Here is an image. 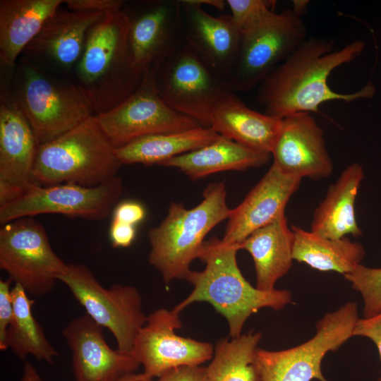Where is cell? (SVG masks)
<instances>
[{
	"instance_id": "5",
	"label": "cell",
	"mask_w": 381,
	"mask_h": 381,
	"mask_svg": "<svg viewBox=\"0 0 381 381\" xmlns=\"http://www.w3.org/2000/svg\"><path fill=\"white\" fill-rule=\"evenodd\" d=\"M202 197L191 209L171 202L165 218L148 231V260L166 284L174 279L186 280L192 262L200 257L207 234L230 214L224 183L209 184Z\"/></svg>"
},
{
	"instance_id": "41",
	"label": "cell",
	"mask_w": 381,
	"mask_h": 381,
	"mask_svg": "<svg viewBox=\"0 0 381 381\" xmlns=\"http://www.w3.org/2000/svg\"><path fill=\"white\" fill-rule=\"evenodd\" d=\"M115 381H153V379L147 376L144 373H131L119 377Z\"/></svg>"
},
{
	"instance_id": "16",
	"label": "cell",
	"mask_w": 381,
	"mask_h": 381,
	"mask_svg": "<svg viewBox=\"0 0 381 381\" xmlns=\"http://www.w3.org/2000/svg\"><path fill=\"white\" fill-rule=\"evenodd\" d=\"M39 144L8 95H0V205L41 186L35 175Z\"/></svg>"
},
{
	"instance_id": "20",
	"label": "cell",
	"mask_w": 381,
	"mask_h": 381,
	"mask_svg": "<svg viewBox=\"0 0 381 381\" xmlns=\"http://www.w3.org/2000/svg\"><path fill=\"white\" fill-rule=\"evenodd\" d=\"M62 334L72 353L75 381H115L140 366L131 353L111 349L103 327L87 314L71 320Z\"/></svg>"
},
{
	"instance_id": "14",
	"label": "cell",
	"mask_w": 381,
	"mask_h": 381,
	"mask_svg": "<svg viewBox=\"0 0 381 381\" xmlns=\"http://www.w3.org/2000/svg\"><path fill=\"white\" fill-rule=\"evenodd\" d=\"M181 327L180 313L174 309L159 308L147 315L131 354L151 379L175 368L198 366L211 361L214 346L177 335L175 330Z\"/></svg>"
},
{
	"instance_id": "11",
	"label": "cell",
	"mask_w": 381,
	"mask_h": 381,
	"mask_svg": "<svg viewBox=\"0 0 381 381\" xmlns=\"http://www.w3.org/2000/svg\"><path fill=\"white\" fill-rule=\"evenodd\" d=\"M1 225V269L28 294L41 296L50 293L68 264L52 249L43 225L32 217Z\"/></svg>"
},
{
	"instance_id": "3",
	"label": "cell",
	"mask_w": 381,
	"mask_h": 381,
	"mask_svg": "<svg viewBox=\"0 0 381 381\" xmlns=\"http://www.w3.org/2000/svg\"><path fill=\"white\" fill-rule=\"evenodd\" d=\"M30 124L40 145L59 137L95 115L85 92L70 78L18 59L11 82L1 87Z\"/></svg>"
},
{
	"instance_id": "40",
	"label": "cell",
	"mask_w": 381,
	"mask_h": 381,
	"mask_svg": "<svg viewBox=\"0 0 381 381\" xmlns=\"http://www.w3.org/2000/svg\"><path fill=\"white\" fill-rule=\"evenodd\" d=\"M309 2L308 0H294L292 1V8L291 9L296 16L302 18L307 10Z\"/></svg>"
},
{
	"instance_id": "33",
	"label": "cell",
	"mask_w": 381,
	"mask_h": 381,
	"mask_svg": "<svg viewBox=\"0 0 381 381\" xmlns=\"http://www.w3.org/2000/svg\"><path fill=\"white\" fill-rule=\"evenodd\" d=\"M8 279L0 280V350L5 351V339L7 329L13 315V306L11 284Z\"/></svg>"
},
{
	"instance_id": "2",
	"label": "cell",
	"mask_w": 381,
	"mask_h": 381,
	"mask_svg": "<svg viewBox=\"0 0 381 381\" xmlns=\"http://www.w3.org/2000/svg\"><path fill=\"white\" fill-rule=\"evenodd\" d=\"M238 246L223 242L216 237L205 241L199 259L205 267L191 270L186 281L193 286L188 296L173 309L178 313L194 302H207L225 318L229 337L235 338L242 332L249 317L263 308L283 309L292 303L289 291H262L253 286L241 273L236 259Z\"/></svg>"
},
{
	"instance_id": "1",
	"label": "cell",
	"mask_w": 381,
	"mask_h": 381,
	"mask_svg": "<svg viewBox=\"0 0 381 381\" xmlns=\"http://www.w3.org/2000/svg\"><path fill=\"white\" fill-rule=\"evenodd\" d=\"M335 43L332 37L307 38L277 66L257 87L256 99L265 113L282 119L296 113L317 111L329 101L349 103L372 98L376 88L371 83L351 93L337 92L329 86L331 73L356 59L365 46L357 40L336 49Z\"/></svg>"
},
{
	"instance_id": "32",
	"label": "cell",
	"mask_w": 381,
	"mask_h": 381,
	"mask_svg": "<svg viewBox=\"0 0 381 381\" xmlns=\"http://www.w3.org/2000/svg\"><path fill=\"white\" fill-rule=\"evenodd\" d=\"M231 17L241 30L270 11H274L276 1L226 0Z\"/></svg>"
},
{
	"instance_id": "23",
	"label": "cell",
	"mask_w": 381,
	"mask_h": 381,
	"mask_svg": "<svg viewBox=\"0 0 381 381\" xmlns=\"http://www.w3.org/2000/svg\"><path fill=\"white\" fill-rule=\"evenodd\" d=\"M248 251L254 262L255 287L262 291L275 289V284L291 269L294 260V234L285 214L255 230L238 245Z\"/></svg>"
},
{
	"instance_id": "12",
	"label": "cell",
	"mask_w": 381,
	"mask_h": 381,
	"mask_svg": "<svg viewBox=\"0 0 381 381\" xmlns=\"http://www.w3.org/2000/svg\"><path fill=\"white\" fill-rule=\"evenodd\" d=\"M157 69L145 73L138 88L121 103L108 111L95 115L115 149L145 136L202 126L162 101L155 85Z\"/></svg>"
},
{
	"instance_id": "17",
	"label": "cell",
	"mask_w": 381,
	"mask_h": 381,
	"mask_svg": "<svg viewBox=\"0 0 381 381\" xmlns=\"http://www.w3.org/2000/svg\"><path fill=\"white\" fill-rule=\"evenodd\" d=\"M104 14L59 8L21 56L51 73L69 78L83 54L91 28Z\"/></svg>"
},
{
	"instance_id": "30",
	"label": "cell",
	"mask_w": 381,
	"mask_h": 381,
	"mask_svg": "<svg viewBox=\"0 0 381 381\" xmlns=\"http://www.w3.org/2000/svg\"><path fill=\"white\" fill-rule=\"evenodd\" d=\"M260 332L219 339L206 367L208 381H261L256 358Z\"/></svg>"
},
{
	"instance_id": "22",
	"label": "cell",
	"mask_w": 381,
	"mask_h": 381,
	"mask_svg": "<svg viewBox=\"0 0 381 381\" xmlns=\"http://www.w3.org/2000/svg\"><path fill=\"white\" fill-rule=\"evenodd\" d=\"M210 121V128L221 136L271 155L282 119L249 108L231 92L216 104Z\"/></svg>"
},
{
	"instance_id": "7",
	"label": "cell",
	"mask_w": 381,
	"mask_h": 381,
	"mask_svg": "<svg viewBox=\"0 0 381 381\" xmlns=\"http://www.w3.org/2000/svg\"><path fill=\"white\" fill-rule=\"evenodd\" d=\"M307 38L304 21L291 8L263 14L241 31L238 56L230 78L233 91L257 89Z\"/></svg>"
},
{
	"instance_id": "29",
	"label": "cell",
	"mask_w": 381,
	"mask_h": 381,
	"mask_svg": "<svg viewBox=\"0 0 381 381\" xmlns=\"http://www.w3.org/2000/svg\"><path fill=\"white\" fill-rule=\"evenodd\" d=\"M13 315L7 329L5 349H10L19 358L32 355L52 363L58 352L45 336L42 326L32 314L35 300L18 284L11 289Z\"/></svg>"
},
{
	"instance_id": "38",
	"label": "cell",
	"mask_w": 381,
	"mask_h": 381,
	"mask_svg": "<svg viewBox=\"0 0 381 381\" xmlns=\"http://www.w3.org/2000/svg\"><path fill=\"white\" fill-rule=\"evenodd\" d=\"M136 237V226L116 220H111L109 238L114 248H127L132 245Z\"/></svg>"
},
{
	"instance_id": "4",
	"label": "cell",
	"mask_w": 381,
	"mask_h": 381,
	"mask_svg": "<svg viewBox=\"0 0 381 381\" xmlns=\"http://www.w3.org/2000/svg\"><path fill=\"white\" fill-rule=\"evenodd\" d=\"M73 73L95 115L111 110L138 88L144 75L135 67L122 9L105 13L92 26Z\"/></svg>"
},
{
	"instance_id": "21",
	"label": "cell",
	"mask_w": 381,
	"mask_h": 381,
	"mask_svg": "<svg viewBox=\"0 0 381 381\" xmlns=\"http://www.w3.org/2000/svg\"><path fill=\"white\" fill-rule=\"evenodd\" d=\"M301 181V179L284 174L272 164L243 201L231 210L222 241L238 245L251 233L284 214Z\"/></svg>"
},
{
	"instance_id": "8",
	"label": "cell",
	"mask_w": 381,
	"mask_h": 381,
	"mask_svg": "<svg viewBox=\"0 0 381 381\" xmlns=\"http://www.w3.org/2000/svg\"><path fill=\"white\" fill-rule=\"evenodd\" d=\"M358 319L356 303L348 302L325 315L316 324L315 335L307 341L281 351L258 348L261 381H328L322 371V359L353 337Z\"/></svg>"
},
{
	"instance_id": "18",
	"label": "cell",
	"mask_w": 381,
	"mask_h": 381,
	"mask_svg": "<svg viewBox=\"0 0 381 381\" xmlns=\"http://www.w3.org/2000/svg\"><path fill=\"white\" fill-rule=\"evenodd\" d=\"M271 155L272 164L282 172L301 179H322L333 172L324 132L310 113L282 119Z\"/></svg>"
},
{
	"instance_id": "24",
	"label": "cell",
	"mask_w": 381,
	"mask_h": 381,
	"mask_svg": "<svg viewBox=\"0 0 381 381\" xmlns=\"http://www.w3.org/2000/svg\"><path fill=\"white\" fill-rule=\"evenodd\" d=\"M363 178V167L358 163H352L344 169L337 180L329 186L325 197L315 209L311 231L332 239L349 234L361 236L355 203Z\"/></svg>"
},
{
	"instance_id": "39",
	"label": "cell",
	"mask_w": 381,
	"mask_h": 381,
	"mask_svg": "<svg viewBox=\"0 0 381 381\" xmlns=\"http://www.w3.org/2000/svg\"><path fill=\"white\" fill-rule=\"evenodd\" d=\"M20 381H42V380L34 366L30 363L25 361Z\"/></svg>"
},
{
	"instance_id": "10",
	"label": "cell",
	"mask_w": 381,
	"mask_h": 381,
	"mask_svg": "<svg viewBox=\"0 0 381 381\" xmlns=\"http://www.w3.org/2000/svg\"><path fill=\"white\" fill-rule=\"evenodd\" d=\"M59 280L68 288L87 315L112 333L117 349L131 353L135 337L147 317L143 311L138 289L120 284L105 288L83 264H68Z\"/></svg>"
},
{
	"instance_id": "34",
	"label": "cell",
	"mask_w": 381,
	"mask_h": 381,
	"mask_svg": "<svg viewBox=\"0 0 381 381\" xmlns=\"http://www.w3.org/2000/svg\"><path fill=\"white\" fill-rule=\"evenodd\" d=\"M125 4L123 0H64V4L73 11L108 13L121 11Z\"/></svg>"
},
{
	"instance_id": "36",
	"label": "cell",
	"mask_w": 381,
	"mask_h": 381,
	"mask_svg": "<svg viewBox=\"0 0 381 381\" xmlns=\"http://www.w3.org/2000/svg\"><path fill=\"white\" fill-rule=\"evenodd\" d=\"M353 336L364 337L373 341L381 361V312L373 317L359 318L353 330ZM378 381H381V376Z\"/></svg>"
},
{
	"instance_id": "28",
	"label": "cell",
	"mask_w": 381,
	"mask_h": 381,
	"mask_svg": "<svg viewBox=\"0 0 381 381\" xmlns=\"http://www.w3.org/2000/svg\"><path fill=\"white\" fill-rule=\"evenodd\" d=\"M211 128L147 135L116 149L122 164L162 165L176 156L202 147L219 138Z\"/></svg>"
},
{
	"instance_id": "35",
	"label": "cell",
	"mask_w": 381,
	"mask_h": 381,
	"mask_svg": "<svg viewBox=\"0 0 381 381\" xmlns=\"http://www.w3.org/2000/svg\"><path fill=\"white\" fill-rule=\"evenodd\" d=\"M112 219L137 226L145 218L146 210L143 204L135 200H123L116 204L112 211Z\"/></svg>"
},
{
	"instance_id": "42",
	"label": "cell",
	"mask_w": 381,
	"mask_h": 381,
	"mask_svg": "<svg viewBox=\"0 0 381 381\" xmlns=\"http://www.w3.org/2000/svg\"><path fill=\"white\" fill-rule=\"evenodd\" d=\"M195 1L201 6L208 5L216 8L220 11H224L225 6L226 5V1L223 0H195Z\"/></svg>"
},
{
	"instance_id": "31",
	"label": "cell",
	"mask_w": 381,
	"mask_h": 381,
	"mask_svg": "<svg viewBox=\"0 0 381 381\" xmlns=\"http://www.w3.org/2000/svg\"><path fill=\"white\" fill-rule=\"evenodd\" d=\"M344 277L363 298V318L381 312V267L371 268L360 264Z\"/></svg>"
},
{
	"instance_id": "26",
	"label": "cell",
	"mask_w": 381,
	"mask_h": 381,
	"mask_svg": "<svg viewBox=\"0 0 381 381\" xmlns=\"http://www.w3.org/2000/svg\"><path fill=\"white\" fill-rule=\"evenodd\" d=\"M270 154L258 152L219 136L194 151L173 157L161 166L179 169L191 179L223 171H243L266 164Z\"/></svg>"
},
{
	"instance_id": "25",
	"label": "cell",
	"mask_w": 381,
	"mask_h": 381,
	"mask_svg": "<svg viewBox=\"0 0 381 381\" xmlns=\"http://www.w3.org/2000/svg\"><path fill=\"white\" fill-rule=\"evenodd\" d=\"M64 0L0 1V64L13 67Z\"/></svg>"
},
{
	"instance_id": "15",
	"label": "cell",
	"mask_w": 381,
	"mask_h": 381,
	"mask_svg": "<svg viewBox=\"0 0 381 381\" xmlns=\"http://www.w3.org/2000/svg\"><path fill=\"white\" fill-rule=\"evenodd\" d=\"M134 65L145 73L157 69L184 42L181 0H145L125 4Z\"/></svg>"
},
{
	"instance_id": "27",
	"label": "cell",
	"mask_w": 381,
	"mask_h": 381,
	"mask_svg": "<svg viewBox=\"0 0 381 381\" xmlns=\"http://www.w3.org/2000/svg\"><path fill=\"white\" fill-rule=\"evenodd\" d=\"M291 229L294 234V260L315 270L345 275L361 264L364 258L362 244L346 236L332 239L297 226H291Z\"/></svg>"
},
{
	"instance_id": "37",
	"label": "cell",
	"mask_w": 381,
	"mask_h": 381,
	"mask_svg": "<svg viewBox=\"0 0 381 381\" xmlns=\"http://www.w3.org/2000/svg\"><path fill=\"white\" fill-rule=\"evenodd\" d=\"M155 381H208L206 367L181 366L171 369Z\"/></svg>"
},
{
	"instance_id": "13",
	"label": "cell",
	"mask_w": 381,
	"mask_h": 381,
	"mask_svg": "<svg viewBox=\"0 0 381 381\" xmlns=\"http://www.w3.org/2000/svg\"><path fill=\"white\" fill-rule=\"evenodd\" d=\"M123 190L122 179L118 176L94 187L72 183L39 186L17 200L0 205V223L43 214L104 219L113 211Z\"/></svg>"
},
{
	"instance_id": "6",
	"label": "cell",
	"mask_w": 381,
	"mask_h": 381,
	"mask_svg": "<svg viewBox=\"0 0 381 381\" xmlns=\"http://www.w3.org/2000/svg\"><path fill=\"white\" fill-rule=\"evenodd\" d=\"M123 165L95 115L38 147L35 175L41 186L101 185L117 176Z\"/></svg>"
},
{
	"instance_id": "19",
	"label": "cell",
	"mask_w": 381,
	"mask_h": 381,
	"mask_svg": "<svg viewBox=\"0 0 381 381\" xmlns=\"http://www.w3.org/2000/svg\"><path fill=\"white\" fill-rule=\"evenodd\" d=\"M184 41L214 73L230 82L241 32L230 15L214 16L195 0H181Z\"/></svg>"
},
{
	"instance_id": "9",
	"label": "cell",
	"mask_w": 381,
	"mask_h": 381,
	"mask_svg": "<svg viewBox=\"0 0 381 381\" xmlns=\"http://www.w3.org/2000/svg\"><path fill=\"white\" fill-rule=\"evenodd\" d=\"M155 85L168 107L206 128L216 104L234 92L230 82L208 68L185 41L159 66Z\"/></svg>"
}]
</instances>
